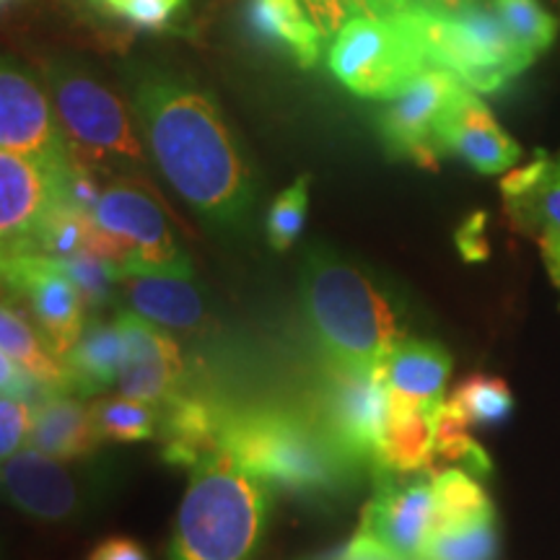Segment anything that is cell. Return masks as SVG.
<instances>
[{
    "mask_svg": "<svg viewBox=\"0 0 560 560\" xmlns=\"http://www.w3.org/2000/svg\"><path fill=\"white\" fill-rule=\"evenodd\" d=\"M132 112L174 192L213 226H247L255 177L213 96L187 75L149 70L132 83Z\"/></svg>",
    "mask_w": 560,
    "mask_h": 560,
    "instance_id": "obj_1",
    "label": "cell"
},
{
    "mask_svg": "<svg viewBox=\"0 0 560 560\" xmlns=\"http://www.w3.org/2000/svg\"><path fill=\"white\" fill-rule=\"evenodd\" d=\"M221 450L270 490H283L304 503L342 499L363 472L342 457L312 410L280 405L231 408Z\"/></svg>",
    "mask_w": 560,
    "mask_h": 560,
    "instance_id": "obj_2",
    "label": "cell"
},
{
    "mask_svg": "<svg viewBox=\"0 0 560 560\" xmlns=\"http://www.w3.org/2000/svg\"><path fill=\"white\" fill-rule=\"evenodd\" d=\"M299 285L304 319L325 361L382 369L405 340L402 314L389 293L335 252L312 249Z\"/></svg>",
    "mask_w": 560,
    "mask_h": 560,
    "instance_id": "obj_3",
    "label": "cell"
},
{
    "mask_svg": "<svg viewBox=\"0 0 560 560\" xmlns=\"http://www.w3.org/2000/svg\"><path fill=\"white\" fill-rule=\"evenodd\" d=\"M272 490L229 452L190 470L166 560H257L270 527Z\"/></svg>",
    "mask_w": 560,
    "mask_h": 560,
    "instance_id": "obj_4",
    "label": "cell"
},
{
    "mask_svg": "<svg viewBox=\"0 0 560 560\" xmlns=\"http://www.w3.org/2000/svg\"><path fill=\"white\" fill-rule=\"evenodd\" d=\"M397 21L416 34L433 68L450 70L478 94H495L535 62L511 37L493 3L439 9L410 0Z\"/></svg>",
    "mask_w": 560,
    "mask_h": 560,
    "instance_id": "obj_5",
    "label": "cell"
},
{
    "mask_svg": "<svg viewBox=\"0 0 560 560\" xmlns=\"http://www.w3.org/2000/svg\"><path fill=\"white\" fill-rule=\"evenodd\" d=\"M45 86L75 161L120 179H136L149 170L130 109L107 83L73 62H50L45 68Z\"/></svg>",
    "mask_w": 560,
    "mask_h": 560,
    "instance_id": "obj_6",
    "label": "cell"
},
{
    "mask_svg": "<svg viewBox=\"0 0 560 560\" xmlns=\"http://www.w3.org/2000/svg\"><path fill=\"white\" fill-rule=\"evenodd\" d=\"M120 482L115 459H55L21 450L0 462V503L42 524H83L112 501Z\"/></svg>",
    "mask_w": 560,
    "mask_h": 560,
    "instance_id": "obj_7",
    "label": "cell"
},
{
    "mask_svg": "<svg viewBox=\"0 0 560 560\" xmlns=\"http://www.w3.org/2000/svg\"><path fill=\"white\" fill-rule=\"evenodd\" d=\"M332 75L355 96L389 102L433 68L420 42L397 19L353 16L327 47Z\"/></svg>",
    "mask_w": 560,
    "mask_h": 560,
    "instance_id": "obj_8",
    "label": "cell"
},
{
    "mask_svg": "<svg viewBox=\"0 0 560 560\" xmlns=\"http://www.w3.org/2000/svg\"><path fill=\"white\" fill-rule=\"evenodd\" d=\"M387 400L382 369L325 361L310 410L342 457L371 475L382 444Z\"/></svg>",
    "mask_w": 560,
    "mask_h": 560,
    "instance_id": "obj_9",
    "label": "cell"
},
{
    "mask_svg": "<svg viewBox=\"0 0 560 560\" xmlns=\"http://www.w3.org/2000/svg\"><path fill=\"white\" fill-rule=\"evenodd\" d=\"M0 289L26 306L60 359L81 338L89 322L86 301L58 257L45 252L0 255Z\"/></svg>",
    "mask_w": 560,
    "mask_h": 560,
    "instance_id": "obj_10",
    "label": "cell"
},
{
    "mask_svg": "<svg viewBox=\"0 0 560 560\" xmlns=\"http://www.w3.org/2000/svg\"><path fill=\"white\" fill-rule=\"evenodd\" d=\"M0 149L30 156L55 174L73 164L68 138L45 83L0 52Z\"/></svg>",
    "mask_w": 560,
    "mask_h": 560,
    "instance_id": "obj_11",
    "label": "cell"
},
{
    "mask_svg": "<svg viewBox=\"0 0 560 560\" xmlns=\"http://www.w3.org/2000/svg\"><path fill=\"white\" fill-rule=\"evenodd\" d=\"M91 221L120 244L128 255V270H192L190 257L174 240L166 213L136 182L117 179L104 187L100 202L91 210Z\"/></svg>",
    "mask_w": 560,
    "mask_h": 560,
    "instance_id": "obj_12",
    "label": "cell"
},
{
    "mask_svg": "<svg viewBox=\"0 0 560 560\" xmlns=\"http://www.w3.org/2000/svg\"><path fill=\"white\" fill-rule=\"evenodd\" d=\"M374 495L361 516V535L402 558L420 560L436 524L433 478L425 472H376Z\"/></svg>",
    "mask_w": 560,
    "mask_h": 560,
    "instance_id": "obj_13",
    "label": "cell"
},
{
    "mask_svg": "<svg viewBox=\"0 0 560 560\" xmlns=\"http://www.w3.org/2000/svg\"><path fill=\"white\" fill-rule=\"evenodd\" d=\"M459 86L462 81L450 70L429 68L400 96L387 102L380 115V132L392 156L436 170L441 161L439 125Z\"/></svg>",
    "mask_w": 560,
    "mask_h": 560,
    "instance_id": "obj_14",
    "label": "cell"
},
{
    "mask_svg": "<svg viewBox=\"0 0 560 560\" xmlns=\"http://www.w3.org/2000/svg\"><path fill=\"white\" fill-rule=\"evenodd\" d=\"M66 174L0 149V255L39 252V231L62 200Z\"/></svg>",
    "mask_w": 560,
    "mask_h": 560,
    "instance_id": "obj_15",
    "label": "cell"
},
{
    "mask_svg": "<svg viewBox=\"0 0 560 560\" xmlns=\"http://www.w3.org/2000/svg\"><path fill=\"white\" fill-rule=\"evenodd\" d=\"M125 340V359L117 376L120 395L161 408L187 382L185 355L172 330L125 310L115 317Z\"/></svg>",
    "mask_w": 560,
    "mask_h": 560,
    "instance_id": "obj_16",
    "label": "cell"
},
{
    "mask_svg": "<svg viewBox=\"0 0 560 560\" xmlns=\"http://www.w3.org/2000/svg\"><path fill=\"white\" fill-rule=\"evenodd\" d=\"M441 156L452 153L480 174L511 172L522 159V145L501 128L478 91L457 89L439 125Z\"/></svg>",
    "mask_w": 560,
    "mask_h": 560,
    "instance_id": "obj_17",
    "label": "cell"
},
{
    "mask_svg": "<svg viewBox=\"0 0 560 560\" xmlns=\"http://www.w3.org/2000/svg\"><path fill=\"white\" fill-rule=\"evenodd\" d=\"M229 410L231 405L221 402V397L187 382L170 402L159 408L156 439L161 441V459L190 472L208 454L221 452V433Z\"/></svg>",
    "mask_w": 560,
    "mask_h": 560,
    "instance_id": "obj_18",
    "label": "cell"
},
{
    "mask_svg": "<svg viewBox=\"0 0 560 560\" xmlns=\"http://www.w3.org/2000/svg\"><path fill=\"white\" fill-rule=\"evenodd\" d=\"M120 285L130 312L172 332H195L208 322V304L195 270L130 268L120 272Z\"/></svg>",
    "mask_w": 560,
    "mask_h": 560,
    "instance_id": "obj_19",
    "label": "cell"
},
{
    "mask_svg": "<svg viewBox=\"0 0 560 560\" xmlns=\"http://www.w3.org/2000/svg\"><path fill=\"white\" fill-rule=\"evenodd\" d=\"M503 202L514 226L537 244L560 240V153L537 151L527 166H514L501 182Z\"/></svg>",
    "mask_w": 560,
    "mask_h": 560,
    "instance_id": "obj_20",
    "label": "cell"
},
{
    "mask_svg": "<svg viewBox=\"0 0 560 560\" xmlns=\"http://www.w3.org/2000/svg\"><path fill=\"white\" fill-rule=\"evenodd\" d=\"M244 26L249 37L299 68H314L330 45L306 0H247Z\"/></svg>",
    "mask_w": 560,
    "mask_h": 560,
    "instance_id": "obj_21",
    "label": "cell"
},
{
    "mask_svg": "<svg viewBox=\"0 0 560 560\" xmlns=\"http://www.w3.org/2000/svg\"><path fill=\"white\" fill-rule=\"evenodd\" d=\"M102 441L104 436L86 397L58 389L32 405V450L55 459H83L100 452Z\"/></svg>",
    "mask_w": 560,
    "mask_h": 560,
    "instance_id": "obj_22",
    "label": "cell"
},
{
    "mask_svg": "<svg viewBox=\"0 0 560 560\" xmlns=\"http://www.w3.org/2000/svg\"><path fill=\"white\" fill-rule=\"evenodd\" d=\"M387 418H384L382 444L371 475L429 472L436 459V420L441 405L412 402L387 392Z\"/></svg>",
    "mask_w": 560,
    "mask_h": 560,
    "instance_id": "obj_23",
    "label": "cell"
},
{
    "mask_svg": "<svg viewBox=\"0 0 560 560\" xmlns=\"http://www.w3.org/2000/svg\"><path fill=\"white\" fill-rule=\"evenodd\" d=\"M452 374L450 350L433 340L405 338L382 363L387 392L412 402L441 405Z\"/></svg>",
    "mask_w": 560,
    "mask_h": 560,
    "instance_id": "obj_24",
    "label": "cell"
},
{
    "mask_svg": "<svg viewBox=\"0 0 560 560\" xmlns=\"http://www.w3.org/2000/svg\"><path fill=\"white\" fill-rule=\"evenodd\" d=\"M125 359V340L117 322L89 319L75 346L62 355L68 374V389L81 397L102 395L117 384Z\"/></svg>",
    "mask_w": 560,
    "mask_h": 560,
    "instance_id": "obj_25",
    "label": "cell"
},
{
    "mask_svg": "<svg viewBox=\"0 0 560 560\" xmlns=\"http://www.w3.org/2000/svg\"><path fill=\"white\" fill-rule=\"evenodd\" d=\"M0 350L9 359L19 363L47 389H68L66 363L55 353L52 342L39 330V325H32L24 312L13 310L11 304L0 301Z\"/></svg>",
    "mask_w": 560,
    "mask_h": 560,
    "instance_id": "obj_26",
    "label": "cell"
},
{
    "mask_svg": "<svg viewBox=\"0 0 560 560\" xmlns=\"http://www.w3.org/2000/svg\"><path fill=\"white\" fill-rule=\"evenodd\" d=\"M433 501H436V524L441 527H457V524L490 520L495 516L493 501L486 488L472 478V472L450 467V470L433 475Z\"/></svg>",
    "mask_w": 560,
    "mask_h": 560,
    "instance_id": "obj_27",
    "label": "cell"
},
{
    "mask_svg": "<svg viewBox=\"0 0 560 560\" xmlns=\"http://www.w3.org/2000/svg\"><path fill=\"white\" fill-rule=\"evenodd\" d=\"M96 425H100L104 441H151L159 436L161 412L149 402L132 400V397H94L91 400Z\"/></svg>",
    "mask_w": 560,
    "mask_h": 560,
    "instance_id": "obj_28",
    "label": "cell"
},
{
    "mask_svg": "<svg viewBox=\"0 0 560 560\" xmlns=\"http://www.w3.org/2000/svg\"><path fill=\"white\" fill-rule=\"evenodd\" d=\"M499 532L495 516L433 529L420 560H495Z\"/></svg>",
    "mask_w": 560,
    "mask_h": 560,
    "instance_id": "obj_29",
    "label": "cell"
},
{
    "mask_svg": "<svg viewBox=\"0 0 560 560\" xmlns=\"http://www.w3.org/2000/svg\"><path fill=\"white\" fill-rule=\"evenodd\" d=\"M446 402L470 425H495L514 410V395H511L506 382L486 374L467 376Z\"/></svg>",
    "mask_w": 560,
    "mask_h": 560,
    "instance_id": "obj_30",
    "label": "cell"
},
{
    "mask_svg": "<svg viewBox=\"0 0 560 560\" xmlns=\"http://www.w3.org/2000/svg\"><path fill=\"white\" fill-rule=\"evenodd\" d=\"M493 5L503 26L529 58L537 60V55L556 42L558 21L550 16L540 0H493Z\"/></svg>",
    "mask_w": 560,
    "mask_h": 560,
    "instance_id": "obj_31",
    "label": "cell"
},
{
    "mask_svg": "<svg viewBox=\"0 0 560 560\" xmlns=\"http://www.w3.org/2000/svg\"><path fill=\"white\" fill-rule=\"evenodd\" d=\"M310 174H301L293 185L285 187L276 200L270 202L268 219H265V234L268 244L276 252H289L304 231L306 213H310Z\"/></svg>",
    "mask_w": 560,
    "mask_h": 560,
    "instance_id": "obj_32",
    "label": "cell"
},
{
    "mask_svg": "<svg viewBox=\"0 0 560 560\" xmlns=\"http://www.w3.org/2000/svg\"><path fill=\"white\" fill-rule=\"evenodd\" d=\"M470 429L472 425L444 400L436 420V457L465 465L467 472L472 475H488L490 457L478 441H475Z\"/></svg>",
    "mask_w": 560,
    "mask_h": 560,
    "instance_id": "obj_33",
    "label": "cell"
},
{
    "mask_svg": "<svg viewBox=\"0 0 560 560\" xmlns=\"http://www.w3.org/2000/svg\"><path fill=\"white\" fill-rule=\"evenodd\" d=\"M60 262L62 268L68 270V276L73 278V283L79 285L89 312H100L102 306L109 304L112 296H115L117 280H120V270H117L115 265L86 247L75 252V255L62 257Z\"/></svg>",
    "mask_w": 560,
    "mask_h": 560,
    "instance_id": "obj_34",
    "label": "cell"
},
{
    "mask_svg": "<svg viewBox=\"0 0 560 560\" xmlns=\"http://www.w3.org/2000/svg\"><path fill=\"white\" fill-rule=\"evenodd\" d=\"M91 231V215L81 213L73 206H68L66 200H60L58 206L50 210L45 226L39 231V252L52 257H70L75 252H81L89 242Z\"/></svg>",
    "mask_w": 560,
    "mask_h": 560,
    "instance_id": "obj_35",
    "label": "cell"
},
{
    "mask_svg": "<svg viewBox=\"0 0 560 560\" xmlns=\"http://www.w3.org/2000/svg\"><path fill=\"white\" fill-rule=\"evenodd\" d=\"M408 3L410 0H306L327 42H332L340 26H346L353 16L397 19L408 9Z\"/></svg>",
    "mask_w": 560,
    "mask_h": 560,
    "instance_id": "obj_36",
    "label": "cell"
},
{
    "mask_svg": "<svg viewBox=\"0 0 560 560\" xmlns=\"http://www.w3.org/2000/svg\"><path fill=\"white\" fill-rule=\"evenodd\" d=\"M94 3L138 30H166L185 11V0H94Z\"/></svg>",
    "mask_w": 560,
    "mask_h": 560,
    "instance_id": "obj_37",
    "label": "cell"
},
{
    "mask_svg": "<svg viewBox=\"0 0 560 560\" xmlns=\"http://www.w3.org/2000/svg\"><path fill=\"white\" fill-rule=\"evenodd\" d=\"M30 425L32 402L0 395V462L21 452L24 441H30Z\"/></svg>",
    "mask_w": 560,
    "mask_h": 560,
    "instance_id": "obj_38",
    "label": "cell"
},
{
    "mask_svg": "<svg viewBox=\"0 0 560 560\" xmlns=\"http://www.w3.org/2000/svg\"><path fill=\"white\" fill-rule=\"evenodd\" d=\"M50 392H58V389H47L45 384L34 380L30 371L21 369L16 361L9 359V355L0 350V395L19 397V400H26L34 405L45 395H50Z\"/></svg>",
    "mask_w": 560,
    "mask_h": 560,
    "instance_id": "obj_39",
    "label": "cell"
},
{
    "mask_svg": "<svg viewBox=\"0 0 560 560\" xmlns=\"http://www.w3.org/2000/svg\"><path fill=\"white\" fill-rule=\"evenodd\" d=\"M310 560H412V558L397 556V552L382 548V545L371 540V537L355 532L346 545H340V548H335L330 552H322V556H314Z\"/></svg>",
    "mask_w": 560,
    "mask_h": 560,
    "instance_id": "obj_40",
    "label": "cell"
},
{
    "mask_svg": "<svg viewBox=\"0 0 560 560\" xmlns=\"http://www.w3.org/2000/svg\"><path fill=\"white\" fill-rule=\"evenodd\" d=\"M86 560H151V556L145 545L138 542L136 537L112 535L96 542Z\"/></svg>",
    "mask_w": 560,
    "mask_h": 560,
    "instance_id": "obj_41",
    "label": "cell"
},
{
    "mask_svg": "<svg viewBox=\"0 0 560 560\" xmlns=\"http://www.w3.org/2000/svg\"><path fill=\"white\" fill-rule=\"evenodd\" d=\"M537 247H540V252H542L545 268H548V272H550L552 285H556L558 293H560V240L540 242Z\"/></svg>",
    "mask_w": 560,
    "mask_h": 560,
    "instance_id": "obj_42",
    "label": "cell"
},
{
    "mask_svg": "<svg viewBox=\"0 0 560 560\" xmlns=\"http://www.w3.org/2000/svg\"><path fill=\"white\" fill-rule=\"evenodd\" d=\"M420 3L439 5V9H462V5H472V3H493V0H420Z\"/></svg>",
    "mask_w": 560,
    "mask_h": 560,
    "instance_id": "obj_43",
    "label": "cell"
},
{
    "mask_svg": "<svg viewBox=\"0 0 560 560\" xmlns=\"http://www.w3.org/2000/svg\"><path fill=\"white\" fill-rule=\"evenodd\" d=\"M13 3V0H0V13H3L5 9H9V5Z\"/></svg>",
    "mask_w": 560,
    "mask_h": 560,
    "instance_id": "obj_44",
    "label": "cell"
},
{
    "mask_svg": "<svg viewBox=\"0 0 560 560\" xmlns=\"http://www.w3.org/2000/svg\"><path fill=\"white\" fill-rule=\"evenodd\" d=\"M0 560H5V550H3V542H0Z\"/></svg>",
    "mask_w": 560,
    "mask_h": 560,
    "instance_id": "obj_45",
    "label": "cell"
},
{
    "mask_svg": "<svg viewBox=\"0 0 560 560\" xmlns=\"http://www.w3.org/2000/svg\"><path fill=\"white\" fill-rule=\"evenodd\" d=\"M0 291H3V289H0Z\"/></svg>",
    "mask_w": 560,
    "mask_h": 560,
    "instance_id": "obj_46",
    "label": "cell"
}]
</instances>
